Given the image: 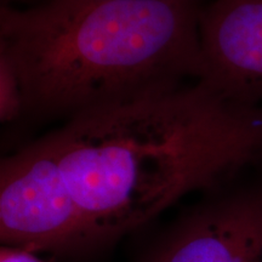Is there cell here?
<instances>
[{
	"label": "cell",
	"instance_id": "cell-1",
	"mask_svg": "<svg viewBox=\"0 0 262 262\" xmlns=\"http://www.w3.org/2000/svg\"><path fill=\"white\" fill-rule=\"evenodd\" d=\"M28 145L56 173L88 242L108 241L262 164V106L194 80L79 113Z\"/></svg>",
	"mask_w": 262,
	"mask_h": 262
},
{
	"label": "cell",
	"instance_id": "cell-2",
	"mask_svg": "<svg viewBox=\"0 0 262 262\" xmlns=\"http://www.w3.org/2000/svg\"><path fill=\"white\" fill-rule=\"evenodd\" d=\"M199 0H42L0 8V55L26 118H68L198 80Z\"/></svg>",
	"mask_w": 262,
	"mask_h": 262
},
{
	"label": "cell",
	"instance_id": "cell-3",
	"mask_svg": "<svg viewBox=\"0 0 262 262\" xmlns=\"http://www.w3.org/2000/svg\"><path fill=\"white\" fill-rule=\"evenodd\" d=\"M0 241L34 253L88 242L56 176L24 146L0 163Z\"/></svg>",
	"mask_w": 262,
	"mask_h": 262
},
{
	"label": "cell",
	"instance_id": "cell-4",
	"mask_svg": "<svg viewBox=\"0 0 262 262\" xmlns=\"http://www.w3.org/2000/svg\"><path fill=\"white\" fill-rule=\"evenodd\" d=\"M198 29V80L237 103L262 106V0H211Z\"/></svg>",
	"mask_w": 262,
	"mask_h": 262
},
{
	"label": "cell",
	"instance_id": "cell-5",
	"mask_svg": "<svg viewBox=\"0 0 262 262\" xmlns=\"http://www.w3.org/2000/svg\"><path fill=\"white\" fill-rule=\"evenodd\" d=\"M150 262H262V186L198 206Z\"/></svg>",
	"mask_w": 262,
	"mask_h": 262
},
{
	"label": "cell",
	"instance_id": "cell-6",
	"mask_svg": "<svg viewBox=\"0 0 262 262\" xmlns=\"http://www.w3.org/2000/svg\"><path fill=\"white\" fill-rule=\"evenodd\" d=\"M26 118L25 97L15 67L0 55V120L3 125H14Z\"/></svg>",
	"mask_w": 262,
	"mask_h": 262
},
{
	"label": "cell",
	"instance_id": "cell-7",
	"mask_svg": "<svg viewBox=\"0 0 262 262\" xmlns=\"http://www.w3.org/2000/svg\"><path fill=\"white\" fill-rule=\"evenodd\" d=\"M0 262H44L34 251L24 248L3 245L0 248Z\"/></svg>",
	"mask_w": 262,
	"mask_h": 262
},
{
	"label": "cell",
	"instance_id": "cell-8",
	"mask_svg": "<svg viewBox=\"0 0 262 262\" xmlns=\"http://www.w3.org/2000/svg\"><path fill=\"white\" fill-rule=\"evenodd\" d=\"M11 2H15V0H3L2 5H10V3Z\"/></svg>",
	"mask_w": 262,
	"mask_h": 262
}]
</instances>
